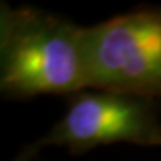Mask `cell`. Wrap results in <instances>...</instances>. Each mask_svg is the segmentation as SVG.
I'll return each instance as SVG.
<instances>
[{
    "label": "cell",
    "instance_id": "cell-1",
    "mask_svg": "<svg viewBox=\"0 0 161 161\" xmlns=\"http://www.w3.org/2000/svg\"><path fill=\"white\" fill-rule=\"evenodd\" d=\"M0 90L8 98L88 90L84 29L35 8H0Z\"/></svg>",
    "mask_w": 161,
    "mask_h": 161
},
{
    "label": "cell",
    "instance_id": "cell-2",
    "mask_svg": "<svg viewBox=\"0 0 161 161\" xmlns=\"http://www.w3.org/2000/svg\"><path fill=\"white\" fill-rule=\"evenodd\" d=\"M88 90L161 98V9H137L84 29Z\"/></svg>",
    "mask_w": 161,
    "mask_h": 161
},
{
    "label": "cell",
    "instance_id": "cell-3",
    "mask_svg": "<svg viewBox=\"0 0 161 161\" xmlns=\"http://www.w3.org/2000/svg\"><path fill=\"white\" fill-rule=\"evenodd\" d=\"M116 142L160 146L161 124L154 102L102 90H84L67 97L64 116L49 134L24 151L19 161L30 160L45 145H64L70 152L82 154Z\"/></svg>",
    "mask_w": 161,
    "mask_h": 161
}]
</instances>
